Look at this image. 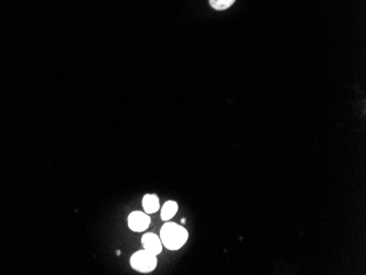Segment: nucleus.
Masks as SVG:
<instances>
[{
    "label": "nucleus",
    "instance_id": "nucleus-1",
    "mask_svg": "<svg viewBox=\"0 0 366 275\" xmlns=\"http://www.w3.org/2000/svg\"><path fill=\"white\" fill-rule=\"evenodd\" d=\"M189 234L186 229L175 223L166 222L163 228L160 231V240L169 250H179L184 246L188 240Z\"/></svg>",
    "mask_w": 366,
    "mask_h": 275
},
{
    "label": "nucleus",
    "instance_id": "nucleus-2",
    "mask_svg": "<svg viewBox=\"0 0 366 275\" xmlns=\"http://www.w3.org/2000/svg\"><path fill=\"white\" fill-rule=\"evenodd\" d=\"M131 267L141 273H150L157 267V256L148 250H141L132 256Z\"/></svg>",
    "mask_w": 366,
    "mask_h": 275
},
{
    "label": "nucleus",
    "instance_id": "nucleus-3",
    "mask_svg": "<svg viewBox=\"0 0 366 275\" xmlns=\"http://www.w3.org/2000/svg\"><path fill=\"white\" fill-rule=\"evenodd\" d=\"M150 225V218L144 212H133L129 215V227L133 231H144Z\"/></svg>",
    "mask_w": 366,
    "mask_h": 275
},
{
    "label": "nucleus",
    "instance_id": "nucleus-4",
    "mask_svg": "<svg viewBox=\"0 0 366 275\" xmlns=\"http://www.w3.org/2000/svg\"><path fill=\"white\" fill-rule=\"evenodd\" d=\"M142 244L145 250L152 252L154 255L158 256L163 251V242L160 240V237L156 234H146L143 236Z\"/></svg>",
    "mask_w": 366,
    "mask_h": 275
},
{
    "label": "nucleus",
    "instance_id": "nucleus-5",
    "mask_svg": "<svg viewBox=\"0 0 366 275\" xmlns=\"http://www.w3.org/2000/svg\"><path fill=\"white\" fill-rule=\"evenodd\" d=\"M143 208L145 213H156L159 210V199L154 194H146L143 199Z\"/></svg>",
    "mask_w": 366,
    "mask_h": 275
},
{
    "label": "nucleus",
    "instance_id": "nucleus-6",
    "mask_svg": "<svg viewBox=\"0 0 366 275\" xmlns=\"http://www.w3.org/2000/svg\"><path fill=\"white\" fill-rule=\"evenodd\" d=\"M177 212H178V204L175 201H168V202L165 203V206H163V210H161L163 221H170L171 218L177 214Z\"/></svg>",
    "mask_w": 366,
    "mask_h": 275
},
{
    "label": "nucleus",
    "instance_id": "nucleus-7",
    "mask_svg": "<svg viewBox=\"0 0 366 275\" xmlns=\"http://www.w3.org/2000/svg\"><path fill=\"white\" fill-rule=\"evenodd\" d=\"M236 0H209V5L215 9V10H226L230 8L232 3H235Z\"/></svg>",
    "mask_w": 366,
    "mask_h": 275
}]
</instances>
